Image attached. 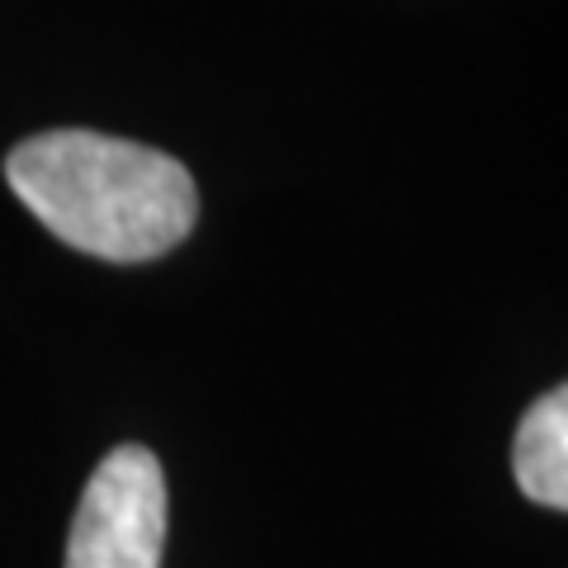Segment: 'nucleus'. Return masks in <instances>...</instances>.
I'll list each match as a JSON object with an SVG mask.
<instances>
[{"mask_svg": "<svg viewBox=\"0 0 568 568\" xmlns=\"http://www.w3.org/2000/svg\"><path fill=\"white\" fill-rule=\"evenodd\" d=\"M166 474L148 446H114L85 478L67 568H162Z\"/></svg>", "mask_w": 568, "mask_h": 568, "instance_id": "2", "label": "nucleus"}, {"mask_svg": "<svg viewBox=\"0 0 568 568\" xmlns=\"http://www.w3.org/2000/svg\"><path fill=\"white\" fill-rule=\"evenodd\" d=\"M6 181L58 242L114 265L166 256L200 223V185L185 162L95 129L24 138L6 156Z\"/></svg>", "mask_w": 568, "mask_h": 568, "instance_id": "1", "label": "nucleus"}, {"mask_svg": "<svg viewBox=\"0 0 568 568\" xmlns=\"http://www.w3.org/2000/svg\"><path fill=\"white\" fill-rule=\"evenodd\" d=\"M511 469L517 488L549 511L568 507V388L555 384L526 407L511 440Z\"/></svg>", "mask_w": 568, "mask_h": 568, "instance_id": "3", "label": "nucleus"}]
</instances>
